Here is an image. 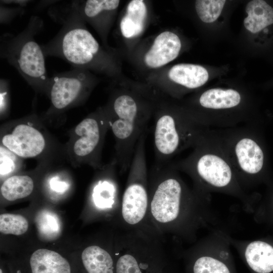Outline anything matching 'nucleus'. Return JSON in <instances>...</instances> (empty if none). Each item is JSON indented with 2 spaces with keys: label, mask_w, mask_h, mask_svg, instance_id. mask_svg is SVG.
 Segmentation results:
<instances>
[{
  "label": "nucleus",
  "mask_w": 273,
  "mask_h": 273,
  "mask_svg": "<svg viewBox=\"0 0 273 273\" xmlns=\"http://www.w3.org/2000/svg\"><path fill=\"white\" fill-rule=\"evenodd\" d=\"M1 3L15 4L17 7H22L26 6L29 1H1Z\"/></svg>",
  "instance_id": "31"
},
{
  "label": "nucleus",
  "mask_w": 273,
  "mask_h": 273,
  "mask_svg": "<svg viewBox=\"0 0 273 273\" xmlns=\"http://www.w3.org/2000/svg\"><path fill=\"white\" fill-rule=\"evenodd\" d=\"M242 97L236 90L213 88L204 92L198 99L200 107L207 111H227L238 107Z\"/></svg>",
  "instance_id": "15"
},
{
  "label": "nucleus",
  "mask_w": 273,
  "mask_h": 273,
  "mask_svg": "<svg viewBox=\"0 0 273 273\" xmlns=\"http://www.w3.org/2000/svg\"><path fill=\"white\" fill-rule=\"evenodd\" d=\"M24 9L22 7H8L1 5V23H10L15 17L19 14H23Z\"/></svg>",
  "instance_id": "28"
},
{
  "label": "nucleus",
  "mask_w": 273,
  "mask_h": 273,
  "mask_svg": "<svg viewBox=\"0 0 273 273\" xmlns=\"http://www.w3.org/2000/svg\"><path fill=\"white\" fill-rule=\"evenodd\" d=\"M0 273H3L2 270L1 269H0Z\"/></svg>",
  "instance_id": "32"
},
{
  "label": "nucleus",
  "mask_w": 273,
  "mask_h": 273,
  "mask_svg": "<svg viewBox=\"0 0 273 273\" xmlns=\"http://www.w3.org/2000/svg\"><path fill=\"white\" fill-rule=\"evenodd\" d=\"M49 183L51 190L60 194L65 193L70 186L68 182L62 179L59 176L52 177Z\"/></svg>",
  "instance_id": "30"
},
{
  "label": "nucleus",
  "mask_w": 273,
  "mask_h": 273,
  "mask_svg": "<svg viewBox=\"0 0 273 273\" xmlns=\"http://www.w3.org/2000/svg\"><path fill=\"white\" fill-rule=\"evenodd\" d=\"M190 251V254L193 256V273H230L227 266L219 260L200 254L195 248Z\"/></svg>",
  "instance_id": "24"
},
{
  "label": "nucleus",
  "mask_w": 273,
  "mask_h": 273,
  "mask_svg": "<svg viewBox=\"0 0 273 273\" xmlns=\"http://www.w3.org/2000/svg\"><path fill=\"white\" fill-rule=\"evenodd\" d=\"M43 26V20L32 16L25 28L17 34L5 33L0 38V56L19 73L35 90L47 93L50 77L48 75L41 45L35 36Z\"/></svg>",
  "instance_id": "3"
},
{
  "label": "nucleus",
  "mask_w": 273,
  "mask_h": 273,
  "mask_svg": "<svg viewBox=\"0 0 273 273\" xmlns=\"http://www.w3.org/2000/svg\"><path fill=\"white\" fill-rule=\"evenodd\" d=\"M81 259L87 273H116V259L113 254L97 245L86 247Z\"/></svg>",
  "instance_id": "16"
},
{
  "label": "nucleus",
  "mask_w": 273,
  "mask_h": 273,
  "mask_svg": "<svg viewBox=\"0 0 273 273\" xmlns=\"http://www.w3.org/2000/svg\"><path fill=\"white\" fill-rule=\"evenodd\" d=\"M147 14V7L143 1H130L120 23L122 35L126 38H131L141 34L144 28Z\"/></svg>",
  "instance_id": "21"
},
{
  "label": "nucleus",
  "mask_w": 273,
  "mask_h": 273,
  "mask_svg": "<svg viewBox=\"0 0 273 273\" xmlns=\"http://www.w3.org/2000/svg\"><path fill=\"white\" fill-rule=\"evenodd\" d=\"M148 131L141 135L137 143L121 199L118 219L122 230H142L159 233L152 225L149 215V173L145 151Z\"/></svg>",
  "instance_id": "7"
},
{
  "label": "nucleus",
  "mask_w": 273,
  "mask_h": 273,
  "mask_svg": "<svg viewBox=\"0 0 273 273\" xmlns=\"http://www.w3.org/2000/svg\"><path fill=\"white\" fill-rule=\"evenodd\" d=\"M210 129L189 113L164 109L158 110L153 133L155 165H166L175 155L188 149H193Z\"/></svg>",
  "instance_id": "8"
},
{
  "label": "nucleus",
  "mask_w": 273,
  "mask_h": 273,
  "mask_svg": "<svg viewBox=\"0 0 273 273\" xmlns=\"http://www.w3.org/2000/svg\"><path fill=\"white\" fill-rule=\"evenodd\" d=\"M224 0H198L195 8L200 19L205 23L214 22L220 15L225 3Z\"/></svg>",
  "instance_id": "25"
},
{
  "label": "nucleus",
  "mask_w": 273,
  "mask_h": 273,
  "mask_svg": "<svg viewBox=\"0 0 273 273\" xmlns=\"http://www.w3.org/2000/svg\"><path fill=\"white\" fill-rule=\"evenodd\" d=\"M164 237L142 230H122L115 239L116 273H160L168 266Z\"/></svg>",
  "instance_id": "6"
},
{
  "label": "nucleus",
  "mask_w": 273,
  "mask_h": 273,
  "mask_svg": "<svg viewBox=\"0 0 273 273\" xmlns=\"http://www.w3.org/2000/svg\"><path fill=\"white\" fill-rule=\"evenodd\" d=\"M246 12L248 16L244 20V25L253 33L273 24V8L264 1L249 2L246 5Z\"/></svg>",
  "instance_id": "20"
},
{
  "label": "nucleus",
  "mask_w": 273,
  "mask_h": 273,
  "mask_svg": "<svg viewBox=\"0 0 273 273\" xmlns=\"http://www.w3.org/2000/svg\"><path fill=\"white\" fill-rule=\"evenodd\" d=\"M32 273H71L68 261L60 254L46 249H39L31 256Z\"/></svg>",
  "instance_id": "17"
},
{
  "label": "nucleus",
  "mask_w": 273,
  "mask_h": 273,
  "mask_svg": "<svg viewBox=\"0 0 273 273\" xmlns=\"http://www.w3.org/2000/svg\"><path fill=\"white\" fill-rule=\"evenodd\" d=\"M116 166L115 158L110 164L103 166V175L93 186L91 201L98 210L109 211L117 209L118 212L121 200L119 198L118 184L114 177Z\"/></svg>",
  "instance_id": "13"
},
{
  "label": "nucleus",
  "mask_w": 273,
  "mask_h": 273,
  "mask_svg": "<svg viewBox=\"0 0 273 273\" xmlns=\"http://www.w3.org/2000/svg\"><path fill=\"white\" fill-rule=\"evenodd\" d=\"M56 18L62 22L59 32L41 45L46 57H58L73 66L87 70L96 66L101 56L100 45L86 28L74 2L61 11Z\"/></svg>",
  "instance_id": "4"
},
{
  "label": "nucleus",
  "mask_w": 273,
  "mask_h": 273,
  "mask_svg": "<svg viewBox=\"0 0 273 273\" xmlns=\"http://www.w3.org/2000/svg\"><path fill=\"white\" fill-rule=\"evenodd\" d=\"M245 257L250 268L258 273L273 271V247L260 241L249 243L245 249Z\"/></svg>",
  "instance_id": "19"
},
{
  "label": "nucleus",
  "mask_w": 273,
  "mask_h": 273,
  "mask_svg": "<svg viewBox=\"0 0 273 273\" xmlns=\"http://www.w3.org/2000/svg\"><path fill=\"white\" fill-rule=\"evenodd\" d=\"M93 79L87 70L73 68L50 77L46 94L51 107L48 114L62 112L79 105L88 95Z\"/></svg>",
  "instance_id": "11"
},
{
  "label": "nucleus",
  "mask_w": 273,
  "mask_h": 273,
  "mask_svg": "<svg viewBox=\"0 0 273 273\" xmlns=\"http://www.w3.org/2000/svg\"><path fill=\"white\" fill-rule=\"evenodd\" d=\"M171 164L191 177L194 191L202 198L209 191L242 194L241 183L214 129L209 130L187 157Z\"/></svg>",
  "instance_id": "2"
},
{
  "label": "nucleus",
  "mask_w": 273,
  "mask_h": 273,
  "mask_svg": "<svg viewBox=\"0 0 273 273\" xmlns=\"http://www.w3.org/2000/svg\"><path fill=\"white\" fill-rule=\"evenodd\" d=\"M149 192L150 220L160 235H193L202 198L189 189L171 163L154 165L149 173Z\"/></svg>",
  "instance_id": "1"
},
{
  "label": "nucleus",
  "mask_w": 273,
  "mask_h": 273,
  "mask_svg": "<svg viewBox=\"0 0 273 273\" xmlns=\"http://www.w3.org/2000/svg\"><path fill=\"white\" fill-rule=\"evenodd\" d=\"M17 156L2 145L0 147V173L1 177L14 171L18 165Z\"/></svg>",
  "instance_id": "27"
},
{
  "label": "nucleus",
  "mask_w": 273,
  "mask_h": 273,
  "mask_svg": "<svg viewBox=\"0 0 273 273\" xmlns=\"http://www.w3.org/2000/svg\"><path fill=\"white\" fill-rule=\"evenodd\" d=\"M168 77L175 83L189 89H195L204 85L209 75L203 66L191 64H179L172 67Z\"/></svg>",
  "instance_id": "18"
},
{
  "label": "nucleus",
  "mask_w": 273,
  "mask_h": 273,
  "mask_svg": "<svg viewBox=\"0 0 273 273\" xmlns=\"http://www.w3.org/2000/svg\"><path fill=\"white\" fill-rule=\"evenodd\" d=\"M214 130L240 183H250L262 171L264 163V152L251 124Z\"/></svg>",
  "instance_id": "9"
},
{
  "label": "nucleus",
  "mask_w": 273,
  "mask_h": 273,
  "mask_svg": "<svg viewBox=\"0 0 273 273\" xmlns=\"http://www.w3.org/2000/svg\"><path fill=\"white\" fill-rule=\"evenodd\" d=\"M109 123L105 111L93 113L75 127L70 151L79 161L101 169V153Z\"/></svg>",
  "instance_id": "10"
},
{
  "label": "nucleus",
  "mask_w": 273,
  "mask_h": 273,
  "mask_svg": "<svg viewBox=\"0 0 273 273\" xmlns=\"http://www.w3.org/2000/svg\"><path fill=\"white\" fill-rule=\"evenodd\" d=\"M34 187V181L30 176L15 175L7 178L3 182L1 193L6 200L13 201L28 196Z\"/></svg>",
  "instance_id": "22"
},
{
  "label": "nucleus",
  "mask_w": 273,
  "mask_h": 273,
  "mask_svg": "<svg viewBox=\"0 0 273 273\" xmlns=\"http://www.w3.org/2000/svg\"><path fill=\"white\" fill-rule=\"evenodd\" d=\"M1 114L6 113L9 106V83L6 79L1 78L0 81Z\"/></svg>",
  "instance_id": "29"
},
{
  "label": "nucleus",
  "mask_w": 273,
  "mask_h": 273,
  "mask_svg": "<svg viewBox=\"0 0 273 273\" xmlns=\"http://www.w3.org/2000/svg\"><path fill=\"white\" fill-rule=\"evenodd\" d=\"M181 49L178 36L170 31H164L155 39L150 49L145 56V62L150 68L162 67L174 60Z\"/></svg>",
  "instance_id": "14"
},
{
  "label": "nucleus",
  "mask_w": 273,
  "mask_h": 273,
  "mask_svg": "<svg viewBox=\"0 0 273 273\" xmlns=\"http://www.w3.org/2000/svg\"><path fill=\"white\" fill-rule=\"evenodd\" d=\"M29 122H19L1 136V145L20 158L40 155L47 146L42 132Z\"/></svg>",
  "instance_id": "12"
},
{
  "label": "nucleus",
  "mask_w": 273,
  "mask_h": 273,
  "mask_svg": "<svg viewBox=\"0 0 273 273\" xmlns=\"http://www.w3.org/2000/svg\"><path fill=\"white\" fill-rule=\"evenodd\" d=\"M128 94L115 96L105 111L115 141L117 167L121 173L130 167L137 143L148 130L150 111Z\"/></svg>",
  "instance_id": "5"
},
{
  "label": "nucleus",
  "mask_w": 273,
  "mask_h": 273,
  "mask_svg": "<svg viewBox=\"0 0 273 273\" xmlns=\"http://www.w3.org/2000/svg\"><path fill=\"white\" fill-rule=\"evenodd\" d=\"M35 224L39 236L47 240L58 237L61 231L58 216L48 210L40 211L35 217Z\"/></svg>",
  "instance_id": "23"
},
{
  "label": "nucleus",
  "mask_w": 273,
  "mask_h": 273,
  "mask_svg": "<svg viewBox=\"0 0 273 273\" xmlns=\"http://www.w3.org/2000/svg\"><path fill=\"white\" fill-rule=\"evenodd\" d=\"M28 222L22 215L4 213L0 215V232L4 234L21 235L28 230Z\"/></svg>",
  "instance_id": "26"
}]
</instances>
